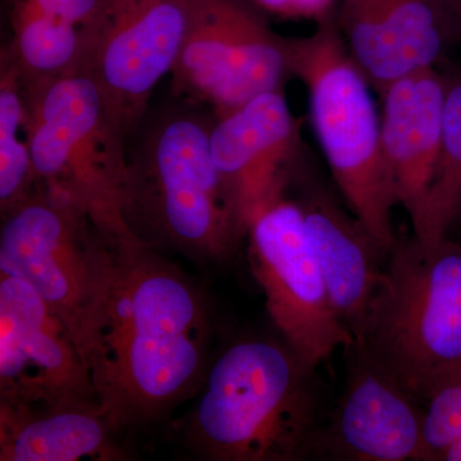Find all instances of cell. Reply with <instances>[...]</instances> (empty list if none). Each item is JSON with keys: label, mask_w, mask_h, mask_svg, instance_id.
Returning a JSON list of instances; mask_svg holds the SVG:
<instances>
[{"label": "cell", "mask_w": 461, "mask_h": 461, "mask_svg": "<svg viewBox=\"0 0 461 461\" xmlns=\"http://www.w3.org/2000/svg\"><path fill=\"white\" fill-rule=\"evenodd\" d=\"M269 17L315 23L336 16L339 0H251Z\"/></svg>", "instance_id": "7402d4cb"}, {"label": "cell", "mask_w": 461, "mask_h": 461, "mask_svg": "<svg viewBox=\"0 0 461 461\" xmlns=\"http://www.w3.org/2000/svg\"><path fill=\"white\" fill-rule=\"evenodd\" d=\"M36 189L23 80L11 57L0 53V213H7Z\"/></svg>", "instance_id": "d6986e66"}, {"label": "cell", "mask_w": 461, "mask_h": 461, "mask_svg": "<svg viewBox=\"0 0 461 461\" xmlns=\"http://www.w3.org/2000/svg\"><path fill=\"white\" fill-rule=\"evenodd\" d=\"M297 147V123L284 89L214 117L212 158L245 239L254 218L286 193Z\"/></svg>", "instance_id": "7c38bea8"}, {"label": "cell", "mask_w": 461, "mask_h": 461, "mask_svg": "<svg viewBox=\"0 0 461 461\" xmlns=\"http://www.w3.org/2000/svg\"><path fill=\"white\" fill-rule=\"evenodd\" d=\"M461 41V0H436Z\"/></svg>", "instance_id": "cb8c5ba5"}, {"label": "cell", "mask_w": 461, "mask_h": 461, "mask_svg": "<svg viewBox=\"0 0 461 461\" xmlns=\"http://www.w3.org/2000/svg\"><path fill=\"white\" fill-rule=\"evenodd\" d=\"M193 9L194 0H103L89 35L86 71L129 136L147 117L158 85L172 74Z\"/></svg>", "instance_id": "30bf717a"}, {"label": "cell", "mask_w": 461, "mask_h": 461, "mask_svg": "<svg viewBox=\"0 0 461 461\" xmlns=\"http://www.w3.org/2000/svg\"><path fill=\"white\" fill-rule=\"evenodd\" d=\"M38 9L42 14L62 18L81 27L87 36L98 21L103 0H17Z\"/></svg>", "instance_id": "603a6c76"}, {"label": "cell", "mask_w": 461, "mask_h": 461, "mask_svg": "<svg viewBox=\"0 0 461 461\" xmlns=\"http://www.w3.org/2000/svg\"><path fill=\"white\" fill-rule=\"evenodd\" d=\"M461 208V74L446 83L441 149L414 238L426 247L447 238Z\"/></svg>", "instance_id": "ffe728a7"}, {"label": "cell", "mask_w": 461, "mask_h": 461, "mask_svg": "<svg viewBox=\"0 0 461 461\" xmlns=\"http://www.w3.org/2000/svg\"><path fill=\"white\" fill-rule=\"evenodd\" d=\"M99 405L29 409L0 403V460H121Z\"/></svg>", "instance_id": "e0dca14e"}, {"label": "cell", "mask_w": 461, "mask_h": 461, "mask_svg": "<svg viewBox=\"0 0 461 461\" xmlns=\"http://www.w3.org/2000/svg\"><path fill=\"white\" fill-rule=\"evenodd\" d=\"M147 115L127 156L124 226L140 244L198 262H224L245 239L212 158L214 115L177 99Z\"/></svg>", "instance_id": "7a4b0ae2"}, {"label": "cell", "mask_w": 461, "mask_h": 461, "mask_svg": "<svg viewBox=\"0 0 461 461\" xmlns=\"http://www.w3.org/2000/svg\"><path fill=\"white\" fill-rule=\"evenodd\" d=\"M290 75L286 38L251 0H194L171 93L214 117L260 94L284 89Z\"/></svg>", "instance_id": "ba28073f"}, {"label": "cell", "mask_w": 461, "mask_h": 461, "mask_svg": "<svg viewBox=\"0 0 461 461\" xmlns=\"http://www.w3.org/2000/svg\"><path fill=\"white\" fill-rule=\"evenodd\" d=\"M354 344L417 402L430 373L461 360V245L397 240Z\"/></svg>", "instance_id": "8992f818"}, {"label": "cell", "mask_w": 461, "mask_h": 461, "mask_svg": "<svg viewBox=\"0 0 461 461\" xmlns=\"http://www.w3.org/2000/svg\"><path fill=\"white\" fill-rule=\"evenodd\" d=\"M5 9L11 38L2 48L11 57L23 87L86 69L89 41L81 27L17 0H5Z\"/></svg>", "instance_id": "ac0fdd59"}, {"label": "cell", "mask_w": 461, "mask_h": 461, "mask_svg": "<svg viewBox=\"0 0 461 461\" xmlns=\"http://www.w3.org/2000/svg\"><path fill=\"white\" fill-rule=\"evenodd\" d=\"M313 369L285 342L250 339L211 366L182 420L185 444L212 461H296L313 455Z\"/></svg>", "instance_id": "3957f363"}, {"label": "cell", "mask_w": 461, "mask_h": 461, "mask_svg": "<svg viewBox=\"0 0 461 461\" xmlns=\"http://www.w3.org/2000/svg\"><path fill=\"white\" fill-rule=\"evenodd\" d=\"M457 222H459V227H460V230H461V208H460V211H459V215H457Z\"/></svg>", "instance_id": "484cf974"}, {"label": "cell", "mask_w": 461, "mask_h": 461, "mask_svg": "<svg viewBox=\"0 0 461 461\" xmlns=\"http://www.w3.org/2000/svg\"><path fill=\"white\" fill-rule=\"evenodd\" d=\"M441 461H461V438L442 454Z\"/></svg>", "instance_id": "d4e9b609"}, {"label": "cell", "mask_w": 461, "mask_h": 461, "mask_svg": "<svg viewBox=\"0 0 461 461\" xmlns=\"http://www.w3.org/2000/svg\"><path fill=\"white\" fill-rule=\"evenodd\" d=\"M315 25L311 35L286 38L288 69L308 90L315 136L348 211L387 257L397 242L399 199L372 85L348 53L336 16Z\"/></svg>", "instance_id": "277c9868"}, {"label": "cell", "mask_w": 461, "mask_h": 461, "mask_svg": "<svg viewBox=\"0 0 461 461\" xmlns=\"http://www.w3.org/2000/svg\"><path fill=\"white\" fill-rule=\"evenodd\" d=\"M0 403L98 405L71 330L25 281L0 273Z\"/></svg>", "instance_id": "8fae6325"}, {"label": "cell", "mask_w": 461, "mask_h": 461, "mask_svg": "<svg viewBox=\"0 0 461 461\" xmlns=\"http://www.w3.org/2000/svg\"><path fill=\"white\" fill-rule=\"evenodd\" d=\"M338 406L315 435L313 455L351 461L427 460L420 403L362 348L351 345Z\"/></svg>", "instance_id": "4fadbf2b"}, {"label": "cell", "mask_w": 461, "mask_h": 461, "mask_svg": "<svg viewBox=\"0 0 461 461\" xmlns=\"http://www.w3.org/2000/svg\"><path fill=\"white\" fill-rule=\"evenodd\" d=\"M297 202L333 306L355 341L362 333L386 256L354 214L323 191L311 190Z\"/></svg>", "instance_id": "2e32d148"}, {"label": "cell", "mask_w": 461, "mask_h": 461, "mask_svg": "<svg viewBox=\"0 0 461 461\" xmlns=\"http://www.w3.org/2000/svg\"><path fill=\"white\" fill-rule=\"evenodd\" d=\"M336 23L379 95L405 76L436 68L460 41L436 0H339Z\"/></svg>", "instance_id": "5bb4252c"}, {"label": "cell", "mask_w": 461, "mask_h": 461, "mask_svg": "<svg viewBox=\"0 0 461 461\" xmlns=\"http://www.w3.org/2000/svg\"><path fill=\"white\" fill-rule=\"evenodd\" d=\"M446 83L436 68H427L381 94L382 149L412 230L420 227L438 162Z\"/></svg>", "instance_id": "9a60e30c"}, {"label": "cell", "mask_w": 461, "mask_h": 461, "mask_svg": "<svg viewBox=\"0 0 461 461\" xmlns=\"http://www.w3.org/2000/svg\"><path fill=\"white\" fill-rule=\"evenodd\" d=\"M212 321L199 287L169 256L120 242L85 339L96 402L115 433L162 420L198 395Z\"/></svg>", "instance_id": "6da1fadb"}, {"label": "cell", "mask_w": 461, "mask_h": 461, "mask_svg": "<svg viewBox=\"0 0 461 461\" xmlns=\"http://www.w3.org/2000/svg\"><path fill=\"white\" fill-rule=\"evenodd\" d=\"M417 402L423 415L426 459L439 460L461 438V360L430 373L421 384Z\"/></svg>", "instance_id": "44dd1931"}, {"label": "cell", "mask_w": 461, "mask_h": 461, "mask_svg": "<svg viewBox=\"0 0 461 461\" xmlns=\"http://www.w3.org/2000/svg\"><path fill=\"white\" fill-rule=\"evenodd\" d=\"M23 90L36 186L80 206L115 244L135 240L121 213L129 133L98 83L84 69Z\"/></svg>", "instance_id": "5b68a950"}, {"label": "cell", "mask_w": 461, "mask_h": 461, "mask_svg": "<svg viewBox=\"0 0 461 461\" xmlns=\"http://www.w3.org/2000/svg\"><path fill=\"white\" fill-rule=\"evenodd\" d=\"M117 244L80 206L35 191L2 214L0 273L30 285L71 330L85 339L107 287Z\"/></svg>", "instance_id": "52a82bcc"}, {"label": "cell", "mask_w": 461, "mask_h": 461, "mask_svg": "<svg viewBox=\"0 0 461 461\" xmlns=\"http://www.w3.org/2000/svg\"><path fill=\"white\" fill-rule=\"evenodd\" d=\"M247 239L249 266L269 317L306 366L315 371L354 344L333 306L297 200L286 193L276 199L254 218Z\"/></svg>", "instance_id": "9c48e42d"}]
</instances>
